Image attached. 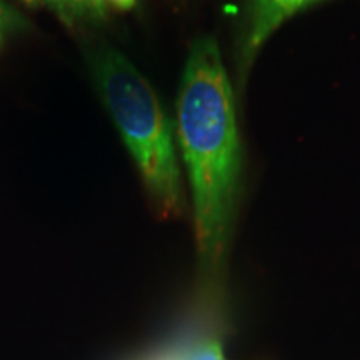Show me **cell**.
<instances>
[{
  "mask_svg": "<svg viewBox=\"0 0 360 360\" xmlns=\"http://www.w3.org/2000/svg\"><path fill=\"white\" fill-rule=\"evenodd\" d=\"M177 134L191 182L202 269L214 282L236 217L240 139L236 101L212 37L193 42L177 102Z\"/></svg>",
  "mask_w": 360,
  "mask_h": 360,
  "instance_id": "6da1fadb",
  "label": "cell"
},
{
  "mask_svg": "<svg viewBox=\"0 0 360 360\" xmlns=\"http://www.w3.org/2000/svg\"><path fill=\"white\" fill-rule=\"evenodd\" d=\"M94 80L122 132L148 195L164 217L184 209L172 125L154 89L122 53L102 47L90 57Z\"/></svg>",
  "mask_w": 360,
  "mask_h": 360,
  "instance_id": "7a4b0ae2",
  "label": "cell"
},
{
  "mask_svg": "<svg viewBox=\"0 0 360 360\" xmlns=\"http://www.w3.org/2000/svg\"><path fill=\"white\" fill-rule=\"evenodd\" d=\"M315 2L319 0H252L249 24H247L240 62H238L244 69L242 74H245L252 65L265 40L276 32L283 22Z\"/></svg>",
  "mask_w": 360,
  "mask_h": 360,
  "instance_id": "3957f363",
  "label": "cell"
},
{
  "mask_svg": "<svg viewBox=\"0 0 360 360\" xmlns=\"http://www.w3.org/2000/svg\"><path fill=\"white\" fill-rule=\"evenodd\" d=\"M180 360H227L217 339H204L182 350Z\"/></svg>",
  "mask_w": 360,
  "mask_h": 360,
  "instance_id": "277c9868",
  "label": "cell"
},
{
  "mask_svg": "<svg viewBox=\"0 0 360 360\" xmlns=\"http://www.w3.org/2000/svg\"><path fill=\"white\" fill-rule=\"evenodd\" d=\"M47 2L49 6L58 13V17L64 22H67V24L79 20V12L77 7H75V0H47Z\"/></svg>",
  "mask_w": 360,
  "mask_h": 360,
  "instance_id": "5b68a950",
  "label": "cell"
},
{
  "mask_svg": "<svg viewBox=\"0 0 360 360\" xmlns=\"http://www.w3.org/2000/svg\"><path fill=\"white\" fill-rule=\"evenodd\" d=\"M22 22L24 20L0 0V34L15 29L17 25H22Z\"/></svg>",
  "mask_w": 360,
  "mask_h": 360,
  "instance_id": "8992f818",
  "label": "cell"
},
{
  "mask_svg": "<svg viewBox=\"0 0 360 360\" xmlns=\"http://www.w3.org/2000/svg\"><path fill=\"white\" fill-rule=\"evenodd\" d=\"M107 2L117 8H122V11H129L135 6V0H107Z\"/></svg>",
  "mask_w": 360,
  "mask_h": 360,
  "instance_id": "52a82bcc",
  "label": "cell"
},
{
  "mask_svg": "<svg viewBox=\"0 0 360 360\" xmlns=\"http://www.w3.org/2000/svg\"><path fill=\"white\" fill-rule=\"evenodd\" d=\"M180 355H182V350H175V352H167L157 355V357L150 359V360H180Z\"/></svg>",
  "mask_w": 360,
  "mask_h": 360,
  "instance_id": "ba28073f",
  "label": "cell"
},
{
  "mask_svg": "<svg viewBox=\"0 0 360 360\" xmlns=\"http://www.w3.org/2000/svg\"><path fill=\"white\" fill-rule=\"evenodd\" d=\"M25 2H29V4H34V2H37V0H25Z\"/></svg>",
  "mask_w": 360,
  "mask_h": 360,
  "instance_id": "9c48e42d",
  "label": "cell"
},
{
  "mask_svg": "<svg viewBox=\"0 0 360 360\" xmlns=\"http://www.w3.org/2000/svg\"><path fill=\"white\" fill-rule=\"evenodd\" d=\"M2 37H4V34H0V42H2Z\"/></svg>",
  "mask_w": 360,
  "mask_h": 360,
  "instance_id": "30bf717a",
  "label": "cell"
}]
</instances>
